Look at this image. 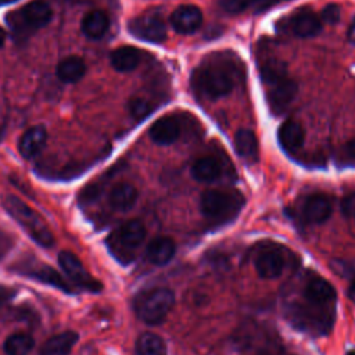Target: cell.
I'll use <instances>...</instances> for the list:
<instances>
[{
  "label": "cell",
  "instance_id": "obj_20",
  "mask_svg": "<svg viewBox=\"0 0 355 355\" xmlns=\"http://www.w3.org/2000/svg\"><path fill=\"white\" fill-rule=\"evenodd\" d=\"M141 53L133 46H122L115 49L110 55L112 68L118 72H130L140 64Z\"/></svg>",
  "mask_w": 355,
  "mask_h": 355
},
{
  "label": "cell",
  "instance_id": "obj_3",
  "mask_svg": "<svg viewBox=\"0 0 355 355\" xmlns=\"http://www.w3.org/2000/svg\"><path fill=\"white\" fill-rule=\"evenodd\" d=\"M6 211L17 220L26 234L42 247H51L54 237L43 218L15 196H6L3 200Z\"/></svg>",
  "mask_w": 355,
  "mask_h": 355
},
{
  "label": "cell",
  "instance_id": "obj_2",
  "mask_svg": "<svg viewBox=\"0 0 355 355\" xmlns=\"http://www.w3.org/2000/svg\"><path fill=\"white\" fill-rule=\"evenodd\" d=\"M259 76L270 110L275 114L284 111L297 93V83L288 76L286 64L275 57L263 58L259 67Z\"/></svg>",
  "mask_w": 355,
  "mask_h": 355
},
{
  "label": "cell",
  "instance_id": "obj_6",
  "mask_svg": "<svg viewBox=\"0 0 355 355\" xmlns=\"http://www.w3.org/2000/svg\"><path fill=\"white\" fill-rule=\"evenodd\" d=\"M51 7L43 0H35L10 12L7 15V22L15 33L24 36L47 25L51 21Z\"/></svg>",
  "mask_w": 355,
  "mask_h": 355
},
{
  "label": "cell",
  "instance_id": "obj_39",
  "mask_svg": "<svg viewBox=\"0 0 355 355\" xmlns=\"http://www.w3.org/2000/svg\"><path fill=\"white\" fill-rule=\"evenodd\" d=\"M14 1H17V0H0V6L8 4V3H14Z\"/></svg>",
  "mask_w": 355,
  "mask_h": 355
},
{
  "label": "cell",
  "instance_id": "obj_22",
  "mask_svg": "<svg viewBox=\"0 0 355 355\" xmlns=\"http://www.w3.org/2000/svg\"><path fill=\"white\" fill-rule=\"evenodd\" d=\"M79 336L76 331L68 330L49 338L40 348L39 355H68L76 344Z\"/></svg>",
  "mask_w": 355,
  "mask_h": 355
},
{
  "label": "cell",
  "instance_id": "obj_38",
  "mask_svg": "<svg viewBox=\"0 0 355 355\" xmlns=\"http://www.w3.org/2000/svg\"><path fill=\"white\" fill-rule=\"evenodd\" d=\"M4 39H6V33H4L3 28H0V47L3 46V43H4Z\"/></svg>",
  "mask_w": 355,
  "mask_h": 355
},
{
  "label": "cell",
  "instance_id": "obj_13",
  "mask_svg": "<svg viewBox=\"0 0 355 355\" xmlns=\"http://www.w3.org/2000/svg\"><path fill=\"white\" fill-rule=\"evenodd\" d=\"M146 239V227L140 220H129L123 223L114 234L115 243L125 250H136Z\"/></svg>",
  "mask_w": 355,
  "mask_h": 355
},
{
  "label": "cell",
  "instance_id": "obj_14",
  "mask_svg": "<svg viewBox=\"0 0 355 355\" xmlns=\"http://www.w3.org/2000/svg\"><path fill=\"white\" fill-rule=\"evenodd\" d=\"M46 141H47L46 128L42 125L32 126L26 132H24V135L18 141L19 154L25 158H33L42 151Z\"/></svg>",
  "mask_w": 355,
  "mask_h": 355
},
{
  "label": "cell",
  "instance_id": "obj_30",
  "mask_svg": "<svg viewBox=\"0 0 355 355\" xmlns=\"http://www.w3.org/2000/svg\"><path fill=\"white\" fill-rule=\"evenodd\" d=\"M128 108H129V112H130V115L133 118L143 119V118H146L153 111L154 105H153V103L150 100L137 96V97L130 98V101L128 104Z\"/></svg>",
  "mask_w": 355,
  "mask_h": 355
},
{
  "label": "cell",
  "instance_id": "obj_33",
  "mask_svg": "<svg viewBox=\"0 0 355 355\" xmlns=\"http://www.w3.org/2000/svg\"><path fill=\"white\" fill-rule=\"evenodd\" d=\"M17 294V291L12 288V287H8V286H1L0 284V309L7 305L12 298L14 295Z\"/></svg>",
  "mask_w": 355,
  "mask_h": 355
},
{
  "label": "cell",
  "instance_id": "obj_9",
  "mask_svg": "<svg viewBox=\"0 0 355 355\" xmlns=\"http://www.w3.org/2000/svg\"><path fill=\"white\" fill-rule=\"evenodd\" d=\"M171 25L172 28L182 35H189L196 32L202 24V12L198 7L193 4L179 6L171 14Z\"/></svg>",
  "mask_w": 355,
  "mask_h": 355
},
{
  "label": "cell",
  "instance_id": "obj_25",
  "mask_svg": "<svg viewBox=\"0 0 355 355\" xmlns=\"http://www.w3.org/2000/svg\"><path fill=\"white\" fill-rule=\"evenodd\" d=\"M236 153L247 162L258 159V141L255 135L248 129H240L234 135Z\"/></svg>",
  "mask_w": 355,
  "mask_h": 355
},
{
  "label": "cell",
  "instance_id": "obj_36",
  "mask_svg": "<svg viewBox=\"0 0 355 355\" xmlns=\"http://www.w3.org/2000/svg\"><path fill=\"white\" fill-rule=\"evenodd\" d=\"M348 40L355 44V18H354V21L351 22L349 29H348Z\"/></svg>",
  "mask_w": 355,
  "mask_h": 355
},
{
  "label": "cell",
  "instance_id": "obj_24",
  "mask_svg": "<svg viewBox=\"0 0 355 355\" xmlns=\"http://www.w3.org/2000/svg\"><path fill=\"white\" fill-rule=\"evenodd\" d=\"M58 79L64 83H75L86 73V64L78 55H69L61 60L55 68Z\"/></svg>",
  "mask_w": 355,
  "mask_h": 355
},
{
  "label": "cell",
  "instance_id": "obj_21",
  "mask_svg": "<svg viewBox=\"0 0 355 355\" xmlns=\"http://www.w3.org/2000/svg\"><path fill=\"white\" fill-rule=\"evenodd\" d=\"M191 176L201 183H212L222 175V166L215 157H201L191 165Z\"/></svg>",
  "mask_w": 355,
  "mask_h": 355
},
{
  "label": "cell",
  "instance_id": "obj_17",
  "mask_svg": "<svg viewBox=\"0 0 355 355\" xmlns=\"http://www.w3.org/2000/svg\"><path fill=\"white\" fill-rule=\"evenodd\" d=\"M137 201V190L130 183H118L108 193V204L112 209L126 212Z\"/></svg>",
  "mask_w": 355,
  "mask_h": 355
},
{
  "label": "cell",
  "instance_id": "obj_11",
  "mask_svg": "<svg viewBox=\"0 0 355 355\" xmlns=\"http://www.w3.org/2000/svg\"><path fill=\"white\" fill-rule=\"evenodd\" d=\"M331 201L323 194H311L308 196L302 205L301 214L302 218L309 223H323L331 215Z\"/></svg>",
  "mask_w": 355,
  "mask_h": 355
},
{
  "label": "cell",
  "instance_id": "obj_7",
  "mask_svg": "<svg viewBox=\"0 0 355 355\" xmlns=\"http://www.w3.org/2000/svg\"><path fill=\"white\" fill-rule=\"evenodd\" d=\"M128 29L132 36L144 42L162 43L166 39V25L162 12L157 8L147 10L132 18Z\"/></svg>",
  "mask_w": 355,
  "mask_h": 355
},
{
  "label": "cell",
  "instance_id": "obj_28",
  "mask_svg": "<svg viewBox=\"0 0 355 355\" xmlns=\"http://www.w3.org/2000/svg\"><path fill=\"white\" fill-rule=\"evenodd\" d=\"M277 1L280 0H219V6L226 12L239 14L252 7H255L257 11H261L268 7H272Z\"/></svg>",
  "mask_w": 355,
  "mask_h": 355
},
{
  "label": "cell",
  "instance_id": "obj_5",
  "mask_svg": "<svg viewBox=\"0 0 355 355\" xmlns=\"http://www.w3.org/2000/svg\"><path fill=\"white\" fill-rule=\"evenodd\" d=\"M175 304V294L169 288H151L136 295L133 308L137 318L147 324L161 323Z\"/></svg>",
  "mask_w": 355,
  "mask_h": 355
},
{
  "label": "cell",
  "instance_id": "obj_27",
  "mask_svg": "<svg viewBox=\"0 0 355 355\" xmlns=\"http://www.w3.org/2000/svg\"><path fill=\"white\" fill-rule=\"evenodd\" d=\"M136 355H166V345L159 336L147 331L136 341Z\"/></svg>",
  "mask_w": 355,
  "mask_h": 355
},
{
  "label": "cell",
  "instance_id": "obj_15",
  "mask_svg": "<svg viewBox=\"0 0 355 355\" xmlns=\"http://www.w3.org/2000/svg\"><path fill=\"white\" fill-rule=\"evenodd\" d=\"M304 295L311 305L326 306L329 302L334 301L336 290L327 280L322 277H313L306 283Z\"/></svg>",
  "mask_w": 355,
  "mask_h": 355
},
{
  "label": "cell",
  "instance_id": "obj_26",
  "mask_svg": "<svg viewBox=\"0 0 355 355\" xmlns=\"http://www.w3.org/2000/svg\"><path fill=\"white\" fill-rule=\"evenodd\" d=\"M25 273L31 279H36V280H39L42 283H46V284H50L55 288L64 290L67 293L72 291L71 284L68 282H65V279L49 265H37V268H31V270L25 272Z\"/></svg>",
  "mask_w": 355,
  "mask_h": 355
},
{
  "label": "cell",
  "instance_id": "obj_40",
  "mask_svg": "<svg viewBox=\"0 0 355 355\" xmlns=\"http://www.w3.org/2000/svg\"><path fill=\"white\" fill-rule=\"evenodd\" d=\"M345 355H355V349H352V351H348Z\"/></svg>",
  "mask_w": 355,
  "mask_h": 355
},
{
  "label": "cell",
  "instance_id": "obj_37",
  "mask_svg": "<svg viewBox=\"0 0 355 355\" xmlns=\"http://www.w3.org/2000/svg\"><path fill=\"white\" fill-rule=\"evenodd\" d=\"M348 297L355 302V280L351 283V286L348 288Z\"/></svg>",
  "mask_w": 355,
  "mask_h": 355
},
{
  "label": "cell",
  "instance_id": "obj_18",
  "mask_svg": "<svg viewBox=\"0 0 355 355\" xmlns=\"http://www.w3.org/2000/svg\"><path fill=\"white\" fill-rule=\"evenodd\" d=\"M176 252V244L169 237H155L153 239L147 248H146V257L147 259L158 266L166 265Z\"/></svg>",
  "mask_w": 355,
  "mask_h": 355
},
{
  "label": "cell",
  "instance_id": "obj_4",
  "mask_svg": "<svg viewBox=\"0 0 355 355\" xmlns=\"http://www.w3.org/2000/svg\"><path fill=\"white\" fill-rule=\"evenodd\" d=\"M244 197L237 190H207L201 194L200 209L207 219L225 222L240 212Z\"/></svg>",
  "mask_w": 355,
  "mask_h": 355
},
{
  "label": "cell",
  "instance_id": "obj_35",
  "mask_svg": "<svg viewBox=\"0 0 355 355\" xmlns=\"http://www.w3.org/2000/svg\"><path fill=\"white\" fill-rule=\"evenodd\" d=\"M7 248H8V241H7V239L3 237V234H1V232H0V258H1L3 254L7 251Z\"/></svg>",
  "mask_w": 355,
  "mask_h": 355
},
{
  "label": "cell",
  "instance_id": "obj_19",
  "mask_svg": "<svg viewBox=\"0 0 355 355\" xmlns=\"http://www.w3.org/2000/svg\"><path fill=\"white\" fill-rule=\"evenodd\" d=\"M277 139L284 151L295 153L304 143V129L295 121H286L277 130Z\"/></svg>",
  "mask_w": 355,
  "mask_h": 355
},
{
  "label": "cell",
  "instance_id": "obj_12",
  "mask_svg": "<svg viewBox=\"0 0 355 355\" xmlns=\"http://www.w3.org/2000/svg\"><path fill=\"white\" fill-rule=\"evenodd\" d=\"M151 140L161 146L172 144L180 135V123L175 115H165L157 119L148 132Z\"/></svg>",
  "mask_w": 355,
  "mask_h": 355
},
{
  "label": "cell",
  "instance_id": "obj_10",
  "mask_svg": "<svg viewBox=\"0 0 355 355\" xmlns=\"http://www.w3.org/2000/svg\"><path fill=\"white\" fill-rule=\"evenodd\" d=\"M288 28L295 36L312 37L322 29L320 18L311 8H300L294 11L288 19Z\"/></svg>",
  "mask_w": 355,
  "mask_h": 355
},
{
  "label": "cell",
  "instance_id": "obj_16",
  "mask_svg": "<svg viewBox=\"0 0 355 355\" xmlns=\"http://www.w3.org/2000/svg\"><path fill=\"white\" fill-rule=\"evenodd\" d=\"M284 268V261L282 255L269 248L263 250L255 259V269L259 277L262 279H276L282 275Z\"/></svg>",
  "mask_w": 355,
  "mask_h": 355
},
{
  "label": "cell",
  "instance_id": "obj_34",
  "mask_svg": "<svg viewBox=\"0 0 355 355\" xmlns=\"http://www.w3.org/2000/svg\"><path fill=\"white\" fill-rule=\"evenodd\" d=\"M343 153L348 159H355V139L345 143L343 147Z\"/></svg>",
  "mask_w": 355,
  "mask_h": 355
},
{
  "label": "cell",
  "instance_id": "obj_29",
  "mask_svg": "<svg viewBox=\"0 0 355 355\" xmlns=\"http://www.w3.org/2000/svg\"><path fill=\"white\" fill-rule=\"evenodd\" d=\"M35 347V340L26 333H15L4 341V352L7 355H28Z\"/></svg>",
  "mask_w": 355,
  "mask_h": 355
},
{
  "label": "cell",
  "instance_id": "obj_31",
  "mask_svg": "<svg viewBox=\"0 0 355 355\" xmlns=\"http://www.w3.org/2000/svg\"><path fill=\"white\" fill-rule=\"evenodd\" d=\"M340 15H341L340 6H338V4H334V3H330V4H327V6L322 10L320 18H322L326 24L334 25V24H337V22L340 21Z\"/></svg>",
  "mask_w": 355,
  "mask_h": 355
},
{
  "label": "cell",
  "instance_id": "obj_23",
  "mask_svg": "<svg viewBox=\"0 0 355 355\" xmlns=\"http://www.w3.org/2000/svg\"><path fill=\"white\" fill-rule=\"evenodd\" d=\"M108 15L101 10H93L87 12L80 22V29L87 39H100L108 31Z\"/></svg>",
  "mask_w": 355,
  "mask_h": 355
},
{
  "label": "cell",
  "instance_id": "obj_32",
  "mask_svg": "<svg viewBox=\"0 0 355 355\" xmlns=\"http://www.w3.org/2000/svg\"><path fill=\"white\" fill-rule=\"evenodd\" d=\"M340 209L345 218H355V191L348 193L343 197L340 202Z\"/></svg>",
  "mask_w": 355,
  "mask_h": 355
},
{
  "label": "cell",
  "instance_id": "obj_8",
  "mask_svg": "<svg viewBox=\"0 0 355 355\" xmlns=\"http://www.w3.org/2000/svg\"><path fill=\"white\" fill-rule=\"evenodd\" d=\"M58 263L64 273L68 276V279L72 280L76 286L90 291L101 290V284L89 275L80 259L73 252L61 251L58 254Z\"/></svg>",
  "mask_w": 355,
  "mask_h": 355
},
{
  "label": "cell",
  "instance_id": "obj_1",
  "mask_svg": "<svg viewBox=\"0 0 355 355\" xmlns=\"http://www.w3.org/2000/svg\"><path fill=\"white\" fill-rule=\"evenodd\" d=\"M244 76L243 62L232 51H219L207 55L191 72L193 92L205 100L227 96Z\"/></svg>",
  "mask_w": 355,
  "mask_h": 355
}]
</instances>
